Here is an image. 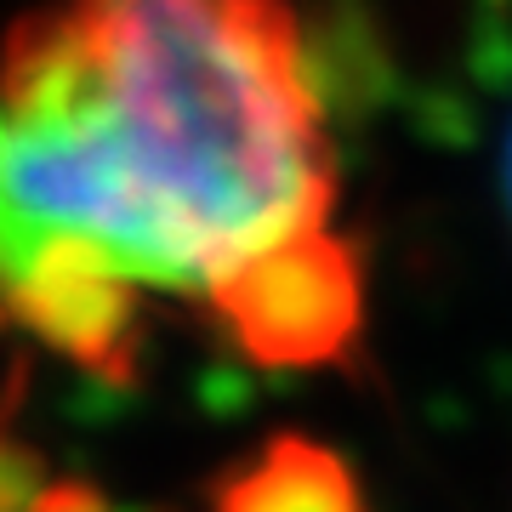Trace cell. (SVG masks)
Returning <instances> with one entry per match:
<instances>
[{
	"instance_id": "obj_1",
	"label": "cell",
	"mask_w": 512,
	"mask_h": 512,
	"mask_svg": "<svg viewBox=\"0 0 512 512\" xmlns=\"http://www.w3.org/2000/svg\"><path fill=\"white\" fill-rule=\"evenodd\" d=\"M0 109L109 143L200 296L268 239L330 222L336 154L291 0H57L12 23Z\"/></svg>"
},
{
	"instance_id": "obj_2",
	"label": "cell",
	"mask_w": 512,
	"mask_h": 512,
	"mask_svg": "<svg viewBox=\"0 0 512 512\" xmlns=\"http://www.w3.org/2000/svg\"><path fill=\"white\" fill-rule=\"evenodd\" d=\"M200 302L245 365L336 370L365 342V251L336 222H308L228 262Z\"/></svg>"
},
{
	"instance_id": "obj_3",
	"label": "cell",
	"mask_w": 512,
	"mask_h": 512,
	"mask_svg": "<svg viewBox=\"0 0 512 512\" xmlns=\"http://www.w3.org/2000/svg\"><path fill=\"white\" fill-rule=\"evenodd\" d=\"M148 279L92 239H35L0 262V319L103 387H137L148 348Z\"/></svg>"
},
{
	"instance_id": "obj_4",
	"label": "cell",
	"mask_w": 512,
	"mask_h": 512,
	"mask_svg": "<svg viewBox=\"0 0 512 512\" xmlns=\"http://www.w3.org/2000/svg\"><path fill=\"white\" fill-rule=\"evenodd\" d=\"M205 512H370V495L336 444L285 427L211 473Z\"/></svg>"
},
{
	"instance_id": "obj_5",
	"label": "cell",
	"mask_w": 512,
	"mask_h": 512,
	"mask_svg": "<svg viewBox=\"0 0 512 512\" xmlns=\"http://www.w3.org/2000/svg\"><path fill=\"white\" fill-rule=\"evenodd\" d=\"M18 404H23V365H12L6 393H0V512H29L40 501V490L52 484V467L40 456V444L23 433Z\"/></svg>"
},
{
	"instance_id": "obj_6",
	"label": "cell",
	"mask_w": 512,
	"mask_h": 512,
	"mask_svg": "<svg viewBox=\"0 0 512 512\" xmlns=\"http://www.w3.org/2000/svg\"><path fill=\"white\" fill-rule=\"evenodd\" d=\"M29 512H120V507H114V495L103 484H92V478H52Z\"/></svg>"
},
{
	"instance_id": "obj_7",
	"label": "cell",
	"mask_w": 512,
	"mask_h": 512,
	"mask_svg": "<svg viewBox=\"0 0 512 512\" xmlns=\"http://www.w3.org/2000/svg\"><path fill=\"white\" fill-rule=\"evenodd\" d=\"M507 200H512V148H507Z\"/></svg>"
},
{
	"instance_id": "obj_8",
	"label": "cell",
	"mask_w": 512,
	"mask_h": 512,
	"mask_svg": "<svg viewBox=\"0 0 512 512\" xmlns=\"http://www.w3.org/2000/svg\"><path fill=\"white\" fill-rule=\"evenodd\" d=\"M160 512H171V507H160Z\"/></svg>"
}]
</instances>
